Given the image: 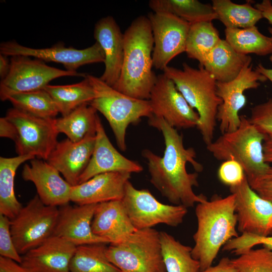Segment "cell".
Listing matches in <instances>:
<instances>
[{"instance_id":"f1b7e54d","label":"cell","mask_w":272,"mask_h":272,"mask_svg":"<svg viewBox=\"0 0 272 272\" xmlns=\"http://www.w3.org/2000/svg\"><path fill=\"white\" fill-rule=\"evenodd\" d=\"M43 89L50 95L62 116L84 104H89L95 98L94 89L86 75L83 81L76 84L48 85Z\"/></svg>"},{"instance_id":"f35d334b","label":"cell","mask_w":272,"mask_h":272,"mask_svg":"<svg viewBox=\"0 0 272 272\" xmlns=\"http://www.w3.org/2000/svg\"><path fill=\"white\" fill-rule=\"evenodd\" d=\"M10 221L7 217L0 215V255L21 264L22 256L17 251L13 242Z\"/></svg>"},{"instance_id":"83f0119b","label":"cell","mask_w":272,"mask_h":272,"mask_svg":"<svg viewBox=\"0 0 272 272\" xmlns=\"http://www.w3.org/2000/svg\"><path fill=\"white\" fill-rule=\"evenodd\" d=\"M149 6L154 12L169 13L190 24L218 19L212 5L197 0H151Z\"/></svg>"},{"instance_id":"9c48e42d","label":"cell","mask_w":272,"mask_h":272,"mask_svg":"<svg viewBox=\"0 0 272 272\" xmlns=\"http://www.w3.org/2000/svg\"><path fill=\"white\" fill-rule=\"evenodd\" d=\"M121 200L136 230L153 228L159 224L175 227L183 222L187 213L185 207L161 203L148 189H138L129 180Z\"/></svg>"},{"instance_id":"603a6c76","label":"cell","mask_w":272,"mask_h":272,"mask_svg":"<svg viewBox=\"0 0 272 272\" xmlns=\"http://www.w3.org/2000/svg\"><path fill=\"white\" fill-rule=\"evenodd\" d=\"M94 37L105 55V70L100 78L113 87L119 78L123 63V34L115 19L109 16L96 23Z\"/></svg>"},{"instance_id":"5b68a950","label":"cell","mask_w":272,"mask_h":272,"mask_svg":"<svg viewBox=\"0 0 272 272\" xmlns=\"http://www.w3.org/2000/svg\"><path fill=\"white\" fill-rule=\"evenodd\" d=\"M86 77L95 93V98L89 104L106 118L118 148L122 151H125V137L128 126L138 123L143 117L149 118L152 115L149 100L126 95L100 78L91 75H86Z\"/></svg>"},{"instance_id":"4fadbf2b","label":"cell","mask_w":272,"mask_h":272,"mask_svg":"<svg viewBox=\"0 0 272 272\" xmlns=\"http://www.w3.org/2000/svg\"><path fill=\"white\" fill-rule=\"evenodd\" d=\"M267 80L253 69L251 62L247 64L233 80L224 83L217 82V94L222 100L217 114L222 134L234 131L240 125L239 112L246 103L244 92L257 88L261 82Z\"/></svg>"},{"instance_id":"ba28073f","label":"cell","mask_w":272,"mask_h":272,"mask_svg":"<svg viewBox=\"0 0 272 272\" xmlns=\"http://www.w3.org/2000/svg\"><path fill=\"white\" fill-rule=\"evenodd\" d=\"M59 207L47 206L35 195L10 221L14 243L22 256L52 236Z\"/></svg>"},{"instance_id":"6da1fadb","label":"cell","mask_w":272,"mask_h":272,"mask_svg":"<svg viewBox=\"0 0 272 272\" xmlns=\"http://www.w3.org/2000/svg\"><path fill=\"white\" fill-rule=\"evenodd\" d=\"M148 123L162 132L165 146L162 157L149 149L142 152L147 161L151 183L174 205L188 208L207 199L205 195H197L193 190L198 186L197 172L203 169L195 160L194 149L185 148L182 135L163 118L151 115Z\"/></svg>"},{"instance_id":"836d02e7","label":"cell","mask_w":272,"mask_h":272,"mask_svg":"<svg viewBox=\"0 0 272 272\" xmlns=\"http://www.w3.org/2000/svg\"><path fill=\"white\" fill-rule=\"evenodd\" d=\"M221 39L212 22H202L190 25L185 47L188 57L202 65L207 57Z\"/></svg>"},{"instance_id":"cb8c5ba5","label":"cell","mask_w":272,"mask_h":272,"mask_svg":"<svg viewBox=\"0 0 272 272\" xmlns=\"http://www.w3.org/2000/svg\"><path fill=\"white\" fill-rule=\"evenodd\" d=\"M92 229L95 235L106 240L110 244L121 242L136 230L121 200L98 203Z\"/></svg>"},{"instance_id":"ac0fdd59","label":"cell","mask_w":272,"mask_h":272,"mask_svg":"<svg viewBox=\"0 0 272 272\" xmlns=\"http://www.w3.org/2000/svg\"><path fill=\"white\" fill-rule=\"evenodd\" d=\"M97 204L59 207V215L53 235L63 238L76 246L95 243H109L95 235L92 223Z\"/></svg>"},{"instance_id":"7402d4cb","label":"cell","mask_w":272,"mask_h":272,"mask_svg":"<svg viewBox=\"0 0 272 272\" xmlns=\"http://www.w3.org/2000/svg\"><path fill=\"white\" fill-rule=\"evenodd\" d=\"M130 174L126 172H108L95 175L72 186L71 201L83 205L121 200Z\"/></svg>"},{"instance_id":"d590c367","label":"cell","mask_w":272,"mask_h":272,"mask_svg":"<svg viewBox=\"0 0 272 272\" xmlns=\"http://www.w3.org/2000/svg\"><path fill=\"white\" fill-rule=\"evenodd\" d=\"M231 259L236 272H272V251L263 246L253 248Z\"/></svg>"},{"instance_id":"60d3db41","label":"cell","mask_w":272,"mask_h":272,"mask_svg":"<svg viewBox=\"0 0 272 272\" xmlns=\"http://www.w3.org/2000/svg\"><path fill=\"white\" fill-rule=\"evenodd\" d=\"M247 180L254 191L272 203V166H270L264 173Z\"/></svg>"},{"instance_id":"8d00e7d4","label":"cell","mask_w":272,"mask_h":272,"mask_svg":"<svg viewBox=\"0 0 272 272\" xmlns=\"http://www.w3.org/2000/svg\"><path fill=\"white\" fill-rule=\"evenodd\" d=\"M261 244L272 251V236H258L248 234H242L229 240L223 247V250L230 251L239 255L256 245Z\"/></svg>"},{"instance_id":"277c9868","label":"cell","mask_w":272,"mask_h":272,"mask_svg":"<svg viewBox=\"0 0 272 272\" xmlns=\"http://www.w3.org/2000/svg\"><path fill=\"white\" fill-rule=\"evenodd\" d=\"M163 73L174 83L189 105L199 116L196 128L206 145L213 141L217 114L222 99L217 94V81L202 66L195 69L187 63L182 69L167 66Z\"/></svg>"},{"instance_id":"3957f363","label":"cell","mask_w":272,"mask_h":272,"mask_svg":"<svg viewBox=\"0 0 272 272\" xmlns=\"http://www.w3.org/2000/svg\"><path fill=\"white\" fill-rule=\"evenodd\" d=\"M233 193L222 197L213 196L197 203L195 213L197 227L193 236L192 257L200 265V270L212 265L222 247L239 235Z\"/></svg>"},{"instance_id":"f6af8a7d","label":"cell","mask_w":272,"mask_h":272,"mask_svg":"<svg viewBox=\"0 0 272 272\" xmlns=\"http://www.w3.org/2000/svg\"><path fill=\"white\" fill-rule=\"evenodd\" d=\"M254 7L259 10L263 17L266 19L269 24L272 25V3L270 0H263L261 2L256 4ZM268 31L272 39V28H268Z\"/></svg>"},{"instance_id":"681fc988","label":"cell","mask_w":272,"mask_h":272,"mask_svg":"<svg viewBox=\"0 0 272 272\" xmlns=\"http://www.w3.org/2000/svg\"><path fill=\"white\" fill-rule=\"evenodd\" d=\"M269 227L272 229V217L270 218L269 223Z\"/></svg>"},{"instance_id":"d4e9b609","label":"cell","mask_w":272,"mask_h":272,"mask_svg":"<svg viewBox=\"0 0 272 272\" xmlns=\"http://www.w3.org/2000/svg\"><path fill=\"white\" fill-rule=\"evenodd\" d=\"M251 57L236 52L221 39L207 57L202 66L219 82H228L238 77Z\"/></svg>"},{"instance_id":"b9f144b4","label":"cell","mask_w":272,"mask_h":272,"mask_svg":"<svg viewBox=\"0 0 272 272\" xmlns=\"http://www.w3.org/2000/svg\"><path fill=\"white\" fill-rule=\"evenodd\" d=\"M0 272H30L20 263L0 256Z\"/></svg>"},{"instance_id":"7c38bea8","label":"cell","mask_w":272,"mask_h":272,"mask_svg":"<svg viewBox=\"0 0 272 272\" xmlns=\"http://www.w3.org/2000/svg\"><path fill=\"white\" fill-rule=\"evenodd\" d=\"M148 100L151 115L163 118L171 126L176 129L197 127L198 113L178 90L174 82L164 73L157 76Z\"/></svg>"},{"instance_id":"4dcf8cb0","label":"cell","mask_w":272,"mask_h":272,"mask_svg":"<svg viewBox=\"0 0 272 272\" xmlns=\"http://www.w3.org/2000/svg\"><path fill=\"white\" fill-rule=\"evenodd\" d=\"M163 260L166 272H199V262L192 256V248L168 233L160 232Z\"/></svg>"},{"instance_id":"30bf717a","label":"cell","mask_w":272,"mask_h":272,"mask_svg":"<svg viewBox=\"0 0 272 272\" xmlns=\"http://www.w3.org/2000/svg\"><path fill=\"white\" fill-rule=\"evenodd\" d=\"M5 117L15 128L14 142L18 155H31L47 161L58 143L54 118L37 117L14 107Z\"/></svg>"},{"instance_id":"7bdbcfd3","label":"cell","mask_w":272,"mask_h":272,"mask_svg":"<svg viewBox=\"0 0 272 272\" xmlns=\"http://www.w3.org/2000/svg\"><path fill=\"white\" fill-rule=\"evenodd\" d=\"M199 272H236V270L232 263L231 259L225 257L222 258L216 265H212Z\"/></svg>"},{"instance_id":"d6a6232c","label":"cell","mask_w":272,"mask_h":272,"mask_svg":"<svg viewBox=\"0 0 272 272\" xmlns=\"http://www.w3.org/2000/svg\"><path fill=\"white\" fill-rule=\"evenodd\" d=\"M225 40L238 53L264 56L272 54V39L261 33L255 26L226 28Z\"/></svg>"},{"instance_id":"2e32d148","label":"cell","mask_w":272,"mask_h":272,"mask_svg":"<svg viewBox=\"0 0 272 272\" xmlns=\"http://www.w3.org/2000/svg\"><path fill=\"white\" fill-rule=\"evenodd\" d=\"M235 195L237 230L242 234L268 236L272 203L259 195L250 186L247 177L239 185L230 188Z\"/></svg>"},{"instance_id":"d6986e66","label":"cell","mask_w":272,"mask_h":272,"mask_svg":"<svg viewBox=\"0 0 272 272\" xmlns=\"http://www.w3.org/2000/svg\"><path fill=\"white\" fill-rule=\"evenodd\" d=\"M143 167L127 159L113 146L98 117L94 148L90 161L79 179V184L95 175L108 172L140 173Z\"/></svg>"},{"instance_id":"52a82bcc","label":"cell","mask_w":272,"mask_h":272,"mask_svg":"<svg viewBox=\"0 0 272 272\" xmlns=\"http://www.w3.org/2000/svg\"><path fill=\"white\" fill-rule=\"evenodd\" d=\"M106 254L122 272H166L160 232L153 228L136 230L121 242L110 244Z\"/></svg>"},{"instance_id":"8fae6325","label":"cell","mask_w":272,"mask_h":272,"mask_svg":"<svg viewBox=\"0 0 272 272\" xmlns=\"http://www.w3.org/2000/svg\"><path fill=\"white\" fill-rule=\"evenodd\" d=\"M77 71L62 70L47 65L44 61L29 56L15 55L10 59V69L0 83V98L8 100L11 95L43 89L56 78L65 76L86 77Z\"/></svg>"},{"instance_id":"4316f807","label":"cell","mask_w":272,"mask_h":272,"mask_svg":"<svg viewBox=\"0 0 272 272\" xmlns=\"http://www.w3.org/2000/svg\"><path fill=\"white\" fill-rule=\"evenodd\" d=\"M97 110L89 104H84L67 115L54 118L57 132L65 134L73 142H78L87 137L95 135Z\"/></svg>"},{"instance_id":"f546056e","label":"cell","mask_w":272,"mask_h":272,"mask_svg":"<svg viewBox=\"0 0 272 272\" xmlns=\"http://www.w3.org/2000/svg\"><path fill=\"white\" fill-rule=\"evenodd\" d=\"M253 1L237 4L230 0H213L212 6L226 28L244 29L255 26L263 18L261 12L252 6Z\"/></svg>"},{"instance_id":"e0dca14e","label":"cell","mask_w":272,"mask_h":272,"mask_svg":"<svg viewBox=\"0 0 272 272\" xmlns=\"http://www.w3.org/2000/svg\"><path fill=\"white\" fill-rule=\"evenodd\" d=\"M59 171L45 160L35 158L26 164L22 177L32 182L37 195L47 206L60 207L71 201L72 185L62 178Z\"/></svg>"},{"instance_id":"c3c4849f","label":"cell","mask_w":272,"mask_h":272,"mask_svg":"<svg viewBox=\"0 0 272 272\" xmlns=\"http://www.w3.org/2000/svg\"><path fill=\"white\" fill-rule=\"evenodd\" d=\"M269 60L272 63V55L269 57ZM255 70L272 83V69H267L261 63H259L256 66Z\"/></svg>"},{"instance_id":"7a4b0ae2","label":"cell","mask_w":272,"mask_h":272,"mask_svg":"<svg viewBox=\"0 0 272 272\" xmlns=\"http://www.w3.org/2000/svg\"><path fill=\"white\" fill-rule=\"evenodd\" d=\"M124 56L119 78L112 87L130 97L148 100L157 77L152 70L154 39L148 17L135 18L123 33Z\"/></svg>"},{"instance_id":"e575fe53","label":"cell","mask_w":272,"mask_h":272,"mask_svg":"<svg viewBox=\"0 0 272 272\" xmlns=\"http://www.w3.org/2000/svg\"><path fill=\"white\" fill-rule=\"evenodd\" d=\"M8 100L14 108L37 117L53 119L59 113L51 97L44 89L16 93Z\"/></svg>"},{"instance_id":"ab89813d","label":"cell","mask_w":272,"mask_h":272,"mask_svg":"<svg viewBox=\"0 0 272 272\" xmlns=\"http://www.w3.org/2000/svg\"><path fill=\"white\" fill-rule=\"evenodd\" d=\"M217 175L219 180L230 188L239 185L246 177L242 166L233 159L223 161Z\"/></svg>"},{"instance_id":"9a60e30c","label":"cell","mask_w":272,"mask_h":272,"mask_svg":"<svg viewBox=\"0 0 272 272\" xmlns=\"http://www.w3.org/2000/svg\"><path fill=\"white\" fill-rule=\"evenodd\" d=\"M0 54L6 56L23 55L33 57L44 61L62 64L66 70L76 71L82 65L105 61V55L100 45L96 42L82 49L65 47L63 43L45 48H33L19 44L16 41L2 42Z\"/></svg>"},{"instance_id":"5bb4252c","label":"cell","mask_w":272,"mask_h":272,"mask_svg":"<svg viewBox=\"0 0 272 272\" xmlns=\"http://www.w3.org/2000/svg\"><path fill=\"white\" fill-rule=\"evenodd\" d=\"M147 17L154 39L153 66L163 71L175 57L185 52L190 24L169 13L153 12Z\"/></svg>"},{"instance_id":"ffe728a7","label":"cell","mask_w":272,"mask_h":272,"mask_svg":"<svg viewBox=\"0 0 272 272\" xmlns=\"http://www.w3.org/2000/svg\"><path fill=\"white\" fill-rule=\"evenodd\" d=\"M77 246L52 235L22 256L21 264L30 272H70Z\"/></svg>"},{"instance_id":"74e56055","label":"cell","mask_w":272,"mask_h":272,"mask_svg":"<svg viewBox=\"0 0 272 272\" xmlns=\"http://www.w3.org/2000/svg\"><path fill=\"white\" fill-rule=\"evenodd\" d=\"M249 121L266 137H272V97L251 109Z\"/></svg>"},{"instance_id":"ee69618b","label":"cell","mask_w":272,"mask_h":272,"mask_svg":"<svg viewBox=\"0 0 272 272\" xmlns=\"http://www.w3.org/2000/svg\"><path fill=\"white\" fill-rule=\"evenodd\" d=\"M0 137L8 138L14 141L16 130L14 125L5 117L0 118Z\"/></svg>"},{"instance_id":"8992f818","label":"cell","mask_w":272,"mask_h":272,"mask_svg":"<svg viewBox=\"0 0 272 272\" xmlns=\"http://www.w3.org/2000/svg\"><path fill=\"white\" fill-rule=\"evenodd\" d=\"M239 127L234 131L222 134L207 146V149L217 160L233 159L242 166L247 178L264 173L270 167L264 158L265 137L245 116H240Z\"/></svg>"},{"instance_id":"7dc6e473","label":"cell","mask_w":272,"mask_h":272,"mask_svg":"<svg viewBox=\"0 0 272 272\" xmlns=\"http://www.w3.org/2000/svg\"><path fill=\"white\" fill-rule=\"evenodd\" d=\"M10 69V60H9L7 56L0 54V77L1 80L6 77Z\"/></svg>"},{"instance_id":"44dd1931","label":"cell","mask_w":272,"mask_h":272,"mask_svg":"<svg viewBox=\"0 0 272 272\" xmlns=\"http://www.w3.org/2000/svg\"><path fill=\"white\" fill-rule=\"evenodd\" d=\"M95 142V135L87 137L78 142L64 139L57 143L47 162L72 186L76 185L90 161Z\"/></svg>"},{"instance_id":"bcb514c9","label":"cell","mask_w":272,"mask_h":272,"mask_svg":"<svg viewBox=\"0 0 272 272\" xmlns=\"http://www.w3.org/2000/svg\"><path fill=\"white\" fill-rule=\"evenodd\" d=\"M263 149L265 162L268 164H272V137L265 138Z\"/></svg>"},{"instance_id":"1f68e13d","label":"cell","mask_w":272,"mask_h":272,"mask_svg":"<svg viewBox=\"0 0 272 272\" xmlns=\"http://www.w3.org/2000/svg\"><path fill=\"white\" fill-rule=\"evenodd\" d=\"M106 243L77 246L71 260L70 272H122L108 259Z\"/></svg>"},{"instance_id":"484cf974","label":"cell","mask_w":272,"mask_h":272,"mask_svg":"<svg viewBox=\"0 0 272 272\" xmlns=\"http://www.w3.org/2000/svg\"><path fill=\"white\" fill-rule=\"evenodd\" d=\"M35 158L31 155L0 157V215L12 220L23 207L15 195V175L17 169L22 163Z\"/></svg>"}]
</instances>
